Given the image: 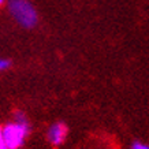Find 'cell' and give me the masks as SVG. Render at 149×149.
Masks as SVG:
<instances>
[{"mask_svg":"<svg viewBox=\"0 0 149 149\" xmlns=\"http://www.w3.org/2000/svg\"><path fill=\"white\" fill-rule=\"evenodd\" d=\"M30 133V122L23 111L14 113V120L3 126V142L8 149L22 148Z\"/></svg>","mask_w":149,"mask_h":149,"instance_id":"obj_1","label":"cell"},{"mask_svg":"<svg viewBox=\"0 0 149 149\" xmlns=\"http://www.w3.org/2000/svg\"><path fill=\"white\" fill-rule=\"evenodd\" d=\"M7 8L11 18L23 29H34L38 25V11L30 0H8Z\"/></svg>","mask_w":149,"mask_h":149,"instance_id":"obj_2","label":"cell"},{"mask_svg":"<svg viewBox=\"0 0 149 149\" xmlns=\"http://www.w3.org/2000/svg\"><path fill=\"white\" fill-rule=\"evenodd\" d=\"M67 134H68V129L66 126V123L55 122L47 130V140L54 146H59V145H62L66 141Z\"/></svg>","mask_w":149,"mask_h":149,"instance_id":"obj_3","label":"cell"},{"mask_svg":"<svg viewBox=\"0 0 149 149\" xmlns=\"http://www.w3.org/2000/svg\"><path fill=\"white\" fill-rule=\"evenodd\" d=\"M10 66H11V62H10L8 59L1 58V56H0V72H1V71H6V70H8Z\"/></svg>","mask_w":149,"mask_h":149,"instance_id":"obj_4","label":"cell"},{"mask_svg":"<svg viewBox=\"0 0 149 149\" xmlns=\"http://www.w3.org/2000/svg\"><path fill=\"white\" fill-rule=\"evenodd\" d=\"M131 149H149V145L145 142H141V141H136L131 145Z\"/></svg>","mask_w":149,"mask_h":149,"instance_id":"obj_5","label":"cell"},{"mask_svg":"<svg viewBox=\"0 0 149 149\" xmlns=\"http://www.w3.org/2000/svg\"><path fill=\"white\" fill-rule=\"evenodd\" d=\"M6 3H7V1H6V0H0V7H3V6H4Z\"/></svg>","mask_w":149,"mask_h":149,"instance_id":"obj_6","label":"cell"},{"mask_svg":"<svg viewBox=\"0 0 149 149\" xmlns=\"http://www.w3.org/2000/svg\"><path fill=\"white\" fill-rule=\"evenodd\" d=\"M0 149H8V148H7L4 144H0Z\"/></svg>","mask_w":149,"mask_h":149,"instance_id":"obj_7","label":"cell"}]
</instances>
